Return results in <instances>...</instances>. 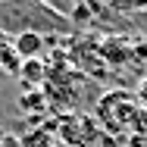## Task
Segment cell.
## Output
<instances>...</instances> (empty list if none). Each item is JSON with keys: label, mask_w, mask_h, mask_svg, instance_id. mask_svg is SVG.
Listing matches in <instances>:
<instances>
[{"label": "cell", "mask_w": 147, "mask_h": 147, "mask_svg": "<svg viewBox=\"0 0 147 147\" xmlns=\"http://www.w3.org/2000/svg\"><path fill=\"white\" fill-rule=\"evenodd\" d=\"M138 107H141L138 103V94H131L125 88H113L107 94H100V100L94 107V119H97V125H100L103 135L125 138L131 131V119L138 113Z\"/></svg>", "instance_id": "obj_1"}, {"label": "cell", "mask_w": 147, "mask_h": 147, "mask_svg": "<svg viewBox=\"0 0 147 147\" xmlns=\"http://www.w3.org/2000/svg\"><path fill=\"white\" fill-rule=\"evenodd\" d=\"M59 138L66 147H94L97 138H103L100 125L94 116H82V113H69L59 119Z\"/></svg>", "instance_id": "obj_2"}, {"label": "cell", "mask_w": 147, "mask_h": 147, "mask_svg": "<svg viewBox=\"0 0 147 147\" xmlns=\"http://www.w3.org/2000/svg\"><path fill=\"white\" fill-rule=\"evenodd\" d=\"M44 34L41 31H19L16 38H13V47H16V53L22 59H38L41 57V50H44Z\"/></svg>", "instance_id": "obj_3"}, {"label": "cell", "mask_w": 147, "mask_h": 147, "mask_svg": "<svg viewBox=\"0 0 147 147\" xmlns=\"http://www.w3.org/2000/svg\"><path fill=\"white\" fill-rule=\"evenodd\" d=\"M19 78H22V88H28V91H41V85L47 82V63H44L41 57H38V59H25V63H22Z\"/></svg>", "instance_id": "obj_4"}, {"label": "cell", "mask_w": 147, "mask_h": 147, "mask_svg": "<svg viewBox=\"0 0 147 147\" xmlns=\"http://www.w3.org/2000/svg\"><path fill=\"white\" fill-rule=\"evenodd\" d=\"M22 63H25V59L16 53L13 41L0 47V72H6V75H19V72H22Z\"/></svg>", "instance_id": "obj_5"}, {"label": "cell", "mask_w": 147, "mask_h": 147, "mask_svg": "<svg viewBox=\"0 0 147 147\" xmlns=\"http://www.w3.org/2000/svg\"><path fill=\"white\" fill-rule=\"evenodd\" d=\"M19 107H22L25 113H47V110H50L44 91H28V94H22V97H19Z\"/></svg>", "instance_id": "obj_6"}, {"label": "cell", "mask_w": 147, "mask_h": 147, "mask_svg": "<svg viewBox=\"0 0 147 147\" xmlns=\"http://www.w3.org/2000/svg\"><path fill=\"white\" fill-rule=\"evenodd\" d=\"M22 147H57V144H53V138H50V128L44 125V128L31 131L28 138H22Z\"/></svg>", "instance_id": "obj_7"}, {"label": "cell", "mask_w": 147, "mask_h": 147, "mask_svg": "<svg viewBox=\"0 0 147 147\" xmlns=\"http://www.w3.org/2000/svg\"><path fill=\"white\" fill-rule=\"evenodd\" d=\"M128 135H147V110L144 107H138V113L131 119V131Z\"/></svg>", "instance_id": "obj_8"}, {"label": "cell", "mask_w": 147, "mask_h": 147, "mask_svg": "<svg viewBox=\"0 0 147 147\" xmlns=\"http://www.w3.org/2000/svg\"><path fill=\"white\" fill-rule=\"evenodd\" d=\"M110 6H116L119 13H131V9L147 6V0H110Z\"/></svg>", "instance_id": "obj_9"}, {"label": "cell", "mask_w": 147, "mask_h": 147, "mask_svg": "<svg viewBox=\"0 0 147 147\" xmlns=\"http://www.w3.org/2000/svg\"><path fill=\"white\" fill-rule=\"evenodd\" d=\"M135 94H138V103L147 110V75L141 78V85H138V91H135Z\"/></svg>", "instance_id": "obj_10"}, {"label": "cell", "mask_w": 147, "mask_h": 147, "mask_svg": "<svg viewBox=\"0 0 147 147\" xmlns=\"http://www.w3.org/2000/svg\"><path fill=\"white\" fill-rule=\"evenodd\" d=\"M0 147H22V141H19V138H9V135L0 128Z\"/></svg>", "instance_id": "obj_11"}, {"label": "cell", "mask_w": 147, "mask_h": 147, "mask_svg": "<svg viewBox=\"0 0 147 147\" xmlns=\"http://www.w3.org/2000/svg\"><path fill=\"white\" fill-rule=\"evenodd\" d=\"M41 3H59V0H41Z\"/></svg>", "instance_id": "obj_12"}, {"label": "cell", "mask_w": 147, "mask_h": 147, "mask_svg": "<svg viewBox=\"0 0 147 147\" xmlns=\"http://www.w3.org/2000/svg\"><path fill=\"white\" fill-rule=\"evenodd\" d=\"M0 3H16V0H0Z\"/></svg>", "instance_id": "obj_13"}]
</instances>
